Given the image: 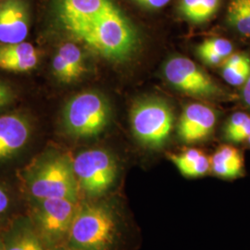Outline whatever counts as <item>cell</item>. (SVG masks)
Segmentation results:
<instances>
[{
	"label": "cell",
	"mask_w": 250,
	"mask_h": 250,
	"mask_svg": "<svg viewBox=\"0 0 250 250\" xmlns=\"http://www.w3.org/2000/svg\"><path fill=\"white\" fill-rule=\"evenodd\" d=\"M58 24L72 39L109 61L126 60L138 44L135 29L116 4L98 17Z\"/></svg>",
	"instance_id": "6da1fadb"
},
{
	"label": "cell",
	"mask_w": 250,
	"mask_h": 250,
	"mask_svg": "<svg viewBox=\"0 0 250 250\" xmlns=\"http://www.w3.org/2000/svg\"><path fill=\"white\" fill-rule=\"evenodd\" d=\"M249 143H250V138H249Z\"/></svg>",
	"instance_id": "f546056e"
},
{
	"label": "cell",
	"mask_w": 250,
	"mask_h": 250,
	"mask_svg": "<svg viewBox=\"0 0 250 250\" xmlns=\"http://www.w3.org/2000/svg\"><path fill=\"white\" fill-rule=\"evenodd\" d=\"M242 96L245 103L250 107V76L248 81L244 83V87L242 90Z\"/></svg>",
	"instance_id": "83f0119b"
},
{
	"label": "cell",
	"mask_w": 250,
	"mask_h": 250,
	"mask_svg": "<svg viewBox=\"0 0 250 250\" xmlns=\"http://www.w3.org/2000/svg\"><path fill=\"white\" fill-rule=\"evenodd\" d=\"M52 70L55 77L62 83L78 80L86 72L80 47L73 43L63 44L54 57Z\"/></svg>",
	"instance_id": "4fadbf2b"
},
{
	"label": "cell",
	"mask_w": 250,
	"mask_h": 250,
	"mask_svg": "<svg viewBox=\"0 0 250 250\" xmlns=\"http://www.w3.org/2000/svg\"><path fill=\"white\" fill-rule=\"evenodd\" d=\"M33 197L43 200L46 198H67L76 201L78 182L72 164L68 159L55 156L41 163L34 171L29 182Z\"/></svg>",
	"instance_id": "277c9868"
},
{
	"label": "cell",
	"mask_w": 250,
	"mask_h": 250,
	"mask_svg": "<svg viewBox=\"0 0 250 250\" xmlns=\"http://www.w3.org/2000/svg\"><path fill=\"white\" fill-rule=\"evenodd\" d=\"M112 0H54L53 10L58 23L95 18L111 8Z\"/></svg>",
	"instance_id": "7c38bea8"
},
{
	"label": "cell",
	"mask_w": 250,
	"mask_h": 250,
	"mask_svg": "<svg viewBox=\"0 0 250 250\" xmlns=\"http://www.w3.org/2000/svg\"><path fill=\"white\" fill-rule=\"evenodd\" d=\"M221 5V0H179L180 14L193 23H203L212 18Z\"/></svg>",
	"instance_id": "2e32d148"
},
{
	"label": "cell",
	"mask_w": 250,
	"mask_h": 250,
	"mask_svg": "<svg viewBox=\"0 0 250 250\" xmlns=\"http://www.w3.org/2000/svg\"><path fill=\"white\" fill-rule=\"evenodd\" d=\"M216 124V113L211 107L193 103L185 107L178 125L180 138L193 143L203 140L210 134Z\"/></svg>",
	"instance_id": "30bf717a"
},
{
	"label": "cell",
	"mask_w": 250,
	"mask_h": 250,
	"mask_svg": "<svg viewBox=\"0 0 250 250\" xmlns=\"http://www.w3.org/2000/svg\"><path fill=\"white\" fill-rule=\"evenodd\" d=\"M13 92L8 84L0 82V109L12 101Z\"/></svg>",
	"instance_id": "484cf974"
},
{
	"label": "cell",
	"mask_w": 250,
	"mask_h": 250,
	"mask_svg": "<svg viewBox=\"0 0 250 250\" xmlns=\"http://www.w3.org/2000/svg\"><path fill=\"white\" fill-rule=\"evenodd\" d=\"M30 134V124L24 117L16 114L0 116V161L23 148Z\"/></svg>",
	"instance_id": "8fae6325"
},
{
	"label": "cell",
	"mask_w": 250,
	"mask_h": 250,
	"mask_svg": "<svg viewBox=\"0 0 250 250\" xmlns=\"http://www.w3.org/2000/svg\"><path fill=\"white\" fill-rule=\"evenodd\" d=\"M39 201L37 223L45 236L58 239L69 232L77 212L75 201L67 198H46Z\"/></svg>",
	"instance_id": "ba28073f"
},
{
	"label": "cell",
	"mask_w": 250,
	"mask_h": 250,
	"mask_svg": "<svg viewBox=\"0 0 250 250\" xmlns=\"http://www.w3.org/2000/svg\"><path fill=\"white\" fill-rule=\"evenodd\" d=\"M203 152L196 149V148H190L182 154L179 155H170V161H172L179 170L185 174L186 171L201 157Z\"/></svg>",
	"instance_id": "44dd1931"
},
{
	"label": "cell",
	"mask_w": 250,
	"mask_h": 250,
	"mask_svg": "<svg viewBox=\"0 0 250 250\" xmlns=\"http://www.w3.org/2000/svg\"><path fill=\"white\" fill-rule=\"evenodd\" d=\"M223 76L224 80L232 85L244 84L250 76V59L238 66H224Z\"/></svg>",
	"instance_id": "d6986e66"
},
{
	"label": "cell",
	"mask_w": 250,
	"mask_h": 250,
	"mask_svg": "<svg viewBox=\"0 0 250 250\" xmlns=\"http://www.w3.org/2000/svg\"><path fill=\"white\" fill-rule=\"evenodd\" d=\"M227 22L242 36L250 37V0H230Z\"/></svg>",
	"instance_id": "e0dca14e"
},
{
	"label": "cell",
	"mask_w": 250,
	"mask_h": 250,
	"mask_svg": "<svg viewBox=\"0 0 250 250\" xmlns=\"http://www.w3.org/2000/svg\"><path fill=\"white\" fill-rule=\"evenodd\" d=\"M39 55L29 43L0 45V69L9 72H28L36 68Z\"/></svg>",
	"instance_id": "5bb4252c"
},
{
	"label": "cell",
	"mask_w": 250,
	"mask_h": 250,
	"mask_svg": "<svg viewBox=\"0 0 250 250\" xmlns=\"http://www.w3.org/2000/svg\"><path fill=\"white\" fill-rule=\"evenodd\" d=\"M110 118L107 99L97 92H83L73 97L64 107L63 125L69 134L91 137L100 134Z\"/></svg>",
	"instance_id": "3957f363"
},
{
	"label": "cell",
	"mask_w": 250,
	"mask_h": 250,
	"mask_svg": "<svg viewBox=\"0 0 250 250\" xmlns=\"http://www.w3.org/2000/svg\"><path fill=\"white\" fill-rule=\"evenodd\" d=\"M115 232L113 214L99 205L85 206L77 211L69 231L71 244L79 250H106Z\"/></svg>",
	"instance_id": "7a4b0ae2"
},
{
	"label": "cell",
	"mask_w": 250,
	"mask_h": 250,
	"mask_svg": "<svg viewBox=\"0 0 250 250\" xmlns=\"http://www.w3.org/2000/svg\"><path fill=\"white\" fill-rule=\"evenodd\" d=\"M173 120L170 105L161 99H142L131 110L134 135L149 147H160L166 142L172 130Z\"/></svg>",
	"instance_id": "5b68a950"
},
{
	"label": "cell",
	"mask_w": 250,
	"mask_h": 250,
	"mask_svg": "<svg viewBox=\"0 0 250 250\" xmlns=\"http://www.w3.org/2000/svg\"><path fill=\"white\" fill-rule=\"evenodd\" d=\"M249 118H250V115H248V114L245 113V112H235V113H233L232 116L230 117V119L228 120L227 124L225 125V128H224L225 137L227 138L228 136H230V135H231L234 131H236Z\"/></svg>",
	"instance_id": "603a6c76"
},
{
	"label": "cell",
	"mask_w": 250,
	"mask_h": 250,
	"mask_svg": "<svg viewBox=\"0 0 250 250\" xmlns=\"http://www.w3.org/2000/svg\"><path fill=\"white\" fill-rule=\"evenodd\" d=\"M209 169H210V161L204 154H202L201 157L186 171L184 175L188 177H197V176L206 174Z\"/></svg>",
	"instance_id": "7402d4cb"
},
{
	"label": "cell",
	"mask_w": 250,
	"mask_h": 250,
	"mask_svg": "<svg viewBox=\"0 0 250 250\" xmlns=\"http://www.w3.org/2000/svg\"><path fill=\"white\" fill-rule=\"evenodd\" d=\"M72 167L79 186L91 196L105 193L116 179V161L103 149L82 152L74 159Z\"/></svg>",
	"instance_id": "8992f818"
},
{
	"label": "cell",
	"mask_w": 250,
	"mask_h": 250,
	"mask_svg": "<svg viewBox=\"0 0 250 250\" xmlns=\"http://www.w3.org/2000/svg\"><path fill=\"white\" fill-rule=\"evenodd\" d=\"M0 250H6V245L1 240H0Z\"/></svg>",
	"instance_id": "f1b7e54d"
},
{
	"label": "cell",
	"mask_w": 250,
	"mask_h": 250,
	"mask_svg": "<svg viewBox=\"0 0 250 250\" xmlns=\"http://www.w3.org/2000/svg\"><path fill=\"white\" fill-rule=\"evenodd\" d=\"M29 32V14L22 0H5L0 3V43L24 42Z\"/></svg>",
	"instance_id": "9c48e42d"
},
{
	"label": "cell",
	"mask_w": 250,
	"mask_h": 250,
	"mask_svg": "<svg viewBox=\"0 0 250 250\" xmlns=\"http://www.w3.org/2000/svg\"><path fill=\"white\" fill-rule=\"evenodd\" d=\"M5 245L7 250H45L39 237L27 228L16 232Z\"/></svg>",
	"instance_id": "ac0fdd59"
},
{
	"label": "cell",
	"mask_w": 250,
	"mask_h": 250,
	"mask_svg": "<svg viewBox=\"0 0 250 250\" xmlns=\"http://www.w3.org/2000/svg\"><path fill=\"white\" fill-rule=\"evenodd\" d=\"M197 50L209 51L219 55L225 60L232 53V45L229 40L225 38L215 37L205 40L202 44L198 45Z\"/></svg>",
	"instance_id": "ffe728a7"
},
{
	"label": "cell",
	"mask_w": 250,
	"mask_h": 250,
	"mask_svg": "<svg viewBox=\"0 0 250 250\" xmlns=\"http://www.w3.org/2000/svg\"><path fill=\"white\" fill-rule=\"evenodd\" d=\"M164 74L173 87L192 97L215 98L223 94L210 76L188 58L170 59L165 65Z\"/></svg>",
	"instance_id": "52a82bcc"
},
{
	"label": "cell",
	"mask_w": 250,
	"mask_h": 250,
	"mask_svg": "<svg viewBox=\"0 0 250 250\" xmlns=\"http://www.w3.org/2000/svg\"><path fill=\"white\" fill-rule=\"evenodd\" d=\"M141 8L149 10H158L169 4L170 0H133Z\"/></svg>",
	"instance_id": "d4e9b609"
},
{
	"label": "cell",
	"mask_w": 250,
	"mask_h": 250,
	"mask_svg": "<svg viewBox=\"0 0 250 250\" xmlns=\"http://www.w3.org/2000/svg\"><path fill=\"white\" fill-rule=\"evenodd\" d=\"M209 161L213 173L222 178H237L243 173L244 161L241 153L232 146H221Z\"/></svg>",
	"instance_id": "9a60e30c"
},
{
	"label": "cell",
	"mask_w": 250,
	"mask_h": 250,
	"mask_svg": "<svg viewBox=\"0 0 250 250\" xmlns=\"http://www.w3.org/2000/svg\"><path fill=\"white\" fill-rule=\"evenodd\" d=\"M250 137V116L243 125L232 133L230 136H228L226 139L233 142V143H239L245 140H249Z\"/></svg>",
	"instance_id": "cb8c5ba5"
},
{
	"label": "cell",
	"mask_w": 250,
	"mask_h": 250,
	"mask_svg": "<svg viewBox=\"0 0 250 250\" xmlns=\"http://www.w3.org/2000/svg\"><path fill=\"white\" fill-rule=\"evenodd\" d=\"M9 197L6 191L0 188V215L3 214L9 208Z\"/></svg>",
	"instance_id": "4316f807"
}]
</instances>
